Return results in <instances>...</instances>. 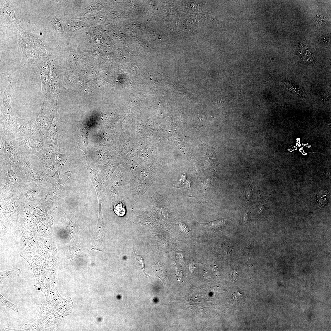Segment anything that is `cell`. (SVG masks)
Listing matches in <instances>:
<instances>
[{"label": "cell", "instance_id": "7a4b0ae2", "mask_svg": "<svg viewBox=\"0 0 331 331\" xmlns=\"http://www.w3.org/2000/svg\"><path fill=\"white\" fill-rule=\"evenodd\" d=\"M42 134L33 119L23 120L12 112L9 127L6 135L11 138Z\"/></svg>", "mask_w": 331, "mask_h": 331}, {"label": "cell", "instance_id": "5b68a950", "mask_svg": "<svg viewBox=\"0 0 331 331\" xmlns=\"http://www.w3.org/2000/svg\"><path fill=\"white\" fill-rule=\"evenodd\" d=\"M51 64L50 58L48 55L44 54L38 59L35 64L40 74L43 98L47 95L49 90L51 75Z\"/></svg>", "mask_w": 331, "mask_h": 331}, {"label": "cell", "instance_id": "7c38bea8", "mask_svg": "<svg viewBox=\"0 0 331 331\" xmlns=\"http://www.w3.org/2000/svg\"><path fill=\"white\" fill-rule=\"evenodd\" d=\"M56 21L54 23V25L56 31L59 33H62V28L61 23L58 21Z\"/></svg>", "mask_w": 331, "mask_h": 331}, {"label": "cell", "instance_id": "2e32d148", "mask_svg": "<svg viewBox=\"0 0 331 331\" xmlns=\"http://www.w3.org/2000/svg\"><path fill=\"white\" fill-rule=\"evenodd\" d=\"M102 6V5H101L100 4H96L93 6L91 8V10H100L101 9V8H102L101 7H102V6Z\"/></svg>", "mask_w": 331, "mask_h": 331}, {"label": "cell", "instance_id": "3957f363", "mask_svg": "<svg viewBox=\"0 0 331 331\" xmlns=\"http://www.w3.org/2000/svg\"><path fill=\"white\" fill-rule=\"evenodd\" d=\"M1 155L6 163L14 165L21 170L23 167L24 157L11 139L5 135L1 134Z\"/></svg>", "mask_w": 331, "mask_h": 331}, {"label": "cell", "instance_id": "e0dca14e", "mask_svg": "<svg viewBox=\"0 0 331 331\" xmlns=\"http://www.w3.org/2000/svg\"><path fill=\"white\" fill-rule=\"evenodd\" d=\"M244 222L245 223L247 221L248 217V213L247 212H246L244 214Z\"/></svg>", "mask_w": 331, "mask_h": 331}, {"label": "cell", "instance_id": "4fadbf2b", "mask_svg": "<svg viewBox=\"0 0 331 331\" xmlns=\"http://www.w3.org/2000/svg\"><path fill=\"white\" fill-rule=\"evenodd\" d=\"M231 275L232 280L233 281H236L238 277V274L236 271L234 269L232 270Z\"/></svg>", "mask_w": 331, "mask_h": 331}, {"label": "cell", "instance_id": "277c9868", "mask_svg": "<svg viewBox=\"0 0 331 331\" xmlns=\"http://www.w3.org/2000/svg\"><path fill=\"white\" fill-rule=\"evenodd\" d=\"M15 91L11 81L6 86L1 99V134H5L9 127L12 111L11 98Z\"/></svg>", "mask_w": 331, "mask_h": 331}, {"label": "cell", "instance_id": "5bb4252c", "mask_svg": "<svg viewBox=\"0 0 331 331\" xmlns=\"http://www.w3.org/2000/svg\"><path fill=\"white\" fill-rule=\"evenodd\" d=\"M242 296V294L239 292H237L233 294V297L234 301L236 302L239 301Z\"/></svg>", "mask_w": 331, "mask_h": 331}, {"label": "cell", "instance_id": "30bf717a", "mask_svg": "<svg viewBox=\"0 0 331 331\" xmlns=\"http://www.w3.org/2000/svg\"><path fill=\"white\" fill-rule=\"evenodd\" d=\"M1 301L2 303H1V305H2V306L3 305V306L8 307L14 310L16 313L18 312V309L17 306L14 305V304H12L7 300L1 294Z\"/></svg>", "mask_w": 331, "mask_h": 331}, {"label": "cell", "instance_id": "52a82bcc", "mask_svg": "<svg viewBox=\"0 0 331 331\" xmlns=\"http://www.w3.org/2000/svg\"><path fill=\"white\" fill-rule=\"evenodd\" d=\"M21 273L19 269L15 267L1 273V283L11 277L18 276Z\"/></svg>", "mask_w": 331, "mask_h": 331}, {"label": "cell", "instance_id": "8992f818", "mask_svg": "<svg viewBox=\"0 0 331 331\" xmlns=\"http://www.w3.org/2000/svg\"><path fill=\"white\" fill-rule=\"evenodd\" d=\"M54 105L47 101L44 100L41 105V109L38 115L33 118L41 133L45 135L51 122L54 111Z\"/></svg>", "mask_w": 331, "mask_h": 331}, {"label": "cell", "instance_id": "44dd1931", "mask_svg": "<svg viewBox=\"0 0 331 331\" xmlns=\"http://www.w3.org/2000/svg\"><path fill=\"white\" fill-rule=\"evenodd\" d=\"M194 265V264H191L190 265V271H193L194 270V267H193V266Z\"/></svg>", "mask_w": 331, "mask_h": 331}, {"label": "cell", "instance_id": "8fae6325", "mask_svg": "<svg viewBox=\"0 0 331 331\" xmlns=\"http://www.w3.org/2000/svg\"><path fill=\"white\" fill-rule=\"evenodd\" d=\"M134 254L136 262L139 265L140 267L143 271H144V260L141 255H137L134 249Z\"/></svg>", "mask_w": 331, "mask_h": 331}, {"label": "cell", "instance_id": "ac0fdd59", "mask_svg": "<svg viewBox=\"0 0 331 331\" xmlns=\"http://www.w3.org/2000/svg\"><path fill=\"white\" fill-rule=\"evenodd\" d=\"M297 149V148L296 147L294 146L293 147H291L288 150L290 152H292L294 150H296Z\"/></svg>", "mask_w": 331, "mask_h": 331}, {"label": "cell", "instance_id": "9c48e42d", "mask_svg": "<svg viewBox=\"0 0 331 331\" xmlns=\"http://www.w3.org/2000/svg\"><path fill=\"white\" fill-rule=\"evenodd\" d=\"M329 194L326 190L321 191L317 195L319 204H324L327 203L329 198Z\"/></svg>", "mask_w": 331, "mask_h": 331}, {"label": "cell", "instance_id": "9a60e30c", "mask_svg": "<svg viewBox=\"0 0 331 331\" xmlns=\"http://www.w3.org/2000/svg\"><path fill=\"white\" fill-rule=\"evenodd\" d=\"M180 226L182 231L184 233H186L187 235H190L189 231L184 224H183L181 223L180 225Z\"/></svg>", "mask_w": 331, "mask_h": 331}, {"label": "cell", "instance_id": "ba28073f", "mask_svg": "<svg viewBox=\"0 0 331 331\" xmlns=\"http://www.w3.org/2000/svg\"><path fill=\"white\" fill-rule=\"evenodd\" d=\"M114 209L115 214L119 216H123L126 212L125 205L121 202H117L115 204Z\"/></svg>", "mask_w": 331, "mask_h": 331}, {"label": "cell", "instance_id": "ffe728a7", "mask_svg": "<svg viewBox=\"0 0 331 331\" xmlns=\"http://www.w3.org/2000/svg\"><path fill=\"white\" fill-rule=\"evenodd\" d=\"M296 145L297 146H298V147H300L301 146V143H300V140L299 139H297Z\"/></svg>", "mask_w": 331, "mask_h": 331}, {"label": "cell", "instance_id": "6da1fadb", "mask_svg": "<svg viewBox=\"0 0 331 331\" xmlns=\"http://www.w3.org/2000/svg\"><path fill=\"white\" fill-rule=\"evenodd\" d=\"M11 138L22 154L26 156L30 154L38 156L45 149H49L54 141L42 134Z\"/></svg>", "mask_w": 331, "mask_h": 331}, {"label": "cell", "instance_id": "d6986e66", "mask_svg": "<svg viewBox=\"0 0 331 331\" xmlns=\"http://www.w3.org/2000/svg\"><path fill=\"white\" fill-rule=\"evenodd\" d=\"M299 151L303 155H306L307 154L306 152L304 151L303 148H301L300 149Z\"/></svg>", "mask_w": 331, "mask_h": 331}]
</instances>
